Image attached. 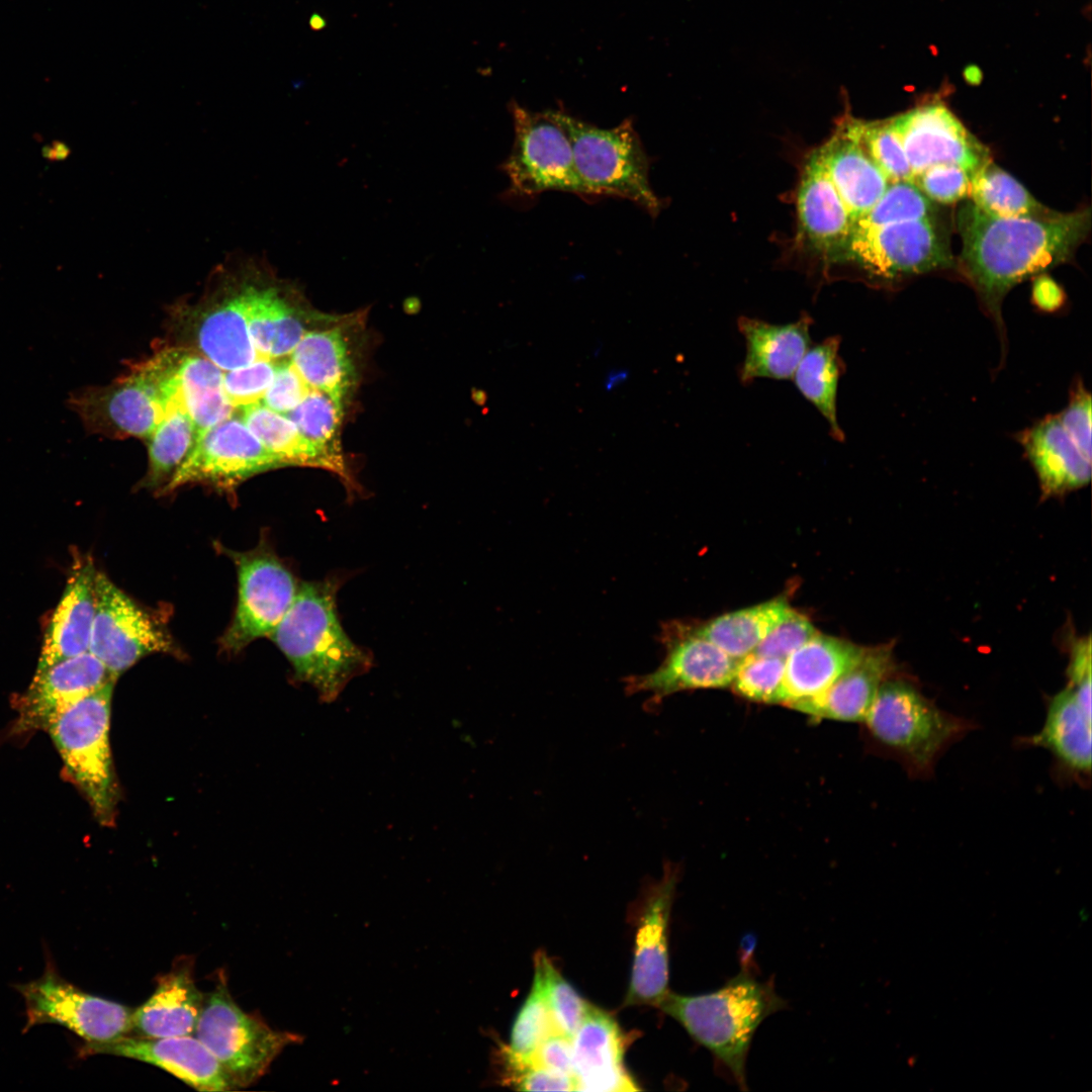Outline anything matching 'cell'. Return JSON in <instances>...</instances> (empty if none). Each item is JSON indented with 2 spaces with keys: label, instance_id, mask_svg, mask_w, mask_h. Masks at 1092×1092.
Returning <instances> with one entry per match:
<instances>
[{
  "label": "cell",
  "instance_id": "obj_16",
  "mask_svg": "<svg viewBox=\"0 0 1092 1092\" xmlns=\"http://www.w3.org/2000/svg\"><path fill=\"white\" fill-rule=\"evenodd\" d=\"M247 323L262 358L292 353L311 316L298 289L279 279L266 259L245 253Z\"/></svg>",
  "mask_w": 1092,
  "mask_h": 1092
},
{
  "label": "cell",
  "instance_id": "obj_55",
  "mask_svg": "<svg viewBox=\"0 0 1092 1092\" xmlns=\"http://www.w3.org/2000/svg\"><path fill=\"white\" fill-rule=\"evenodd\" d=\"M308 24L311 30L320 31L327 26V20L323 15L315 12L310 15Z\"/></svg>",
  "mask_w": 1092,
  "mask_h": 1092
},
{
  "label": "cell",
  "instance_id": "obj_1",
  "mask_svg": "<svg viewBox=\"0 0 1092 1092\" xmlns=\"http://www.w3.org/2000/svg\"><path fill=\"white\" fill-rule=\"evenodd\" d=\"M956 265L1003 333L1002 302L1016 284L1070 261L1090 232L1089 207L1045 216L999 217L972 201L958 213Z\"/></svg>",
  "mask_w": 1092,
  "mask_h": 1092
},
{
  "label": "cell",
  "instance_id": "obj_22",
  "mask_svg": "<svg viewBox=\"0 0 1092 1092\" xmlns=\"http://www.w3.org/2000/svg\"><path fill=\"white\" fill-rule=\"evenodd\" d=\"M571 1043L576 1091L639 1090L624 1064L626 1035L611 1014L589 1004Z\"/></svg>",
  "mask_w": 1092,
  "mask_h": 1092
},
{
  "label": "cell",
  "instance_id": "obj_11",
  "mask_svg": "<svg viewBox=\"0 0 1092 1092\" xmlns=\"http://www.w3.org/2000/svg\"><path fill=\"white\" fill-rule=\"evenodd\" d=\"M16 990L25 1002L23 1032L39 1024H57L90 1044L110 1042L131 1032L132 1008L84 992L65 980L51 960L40 978L17 985Z\"/></svg>",
  "mask_w": 1092,
  "mask_h": 1092
},
{
  "label": "cell",
  "instance_id": "obj_28",
  "mask_svg": "<svg viewBox=\"0 0 1092 1092\" xmlns=\"http://www.w3.org/2000/svg\"><path fill=\"white\" fill-rule=\"evenodd\" d=\"M193 961L178 960L157 980L152 996L132 1012L130 1033L142 1037L193 1035L204 995L195 985Z\"/></svg>",
  "mask_w": 1092,
  "mask_h": 1092
},
{
  "label": "cell",
  "instance_id": "obj_30",
  "mask_svg": "<svg viewBox=\"0 0 1092 1092\" xmlns=\"http://www.w3.org/2000/svg\"><path fill=\"white\" fill-rule=\"evenodd\" d=\"M292 364L311 389L345 406L356 384L348 336L341 325L306 332L291 353Z\"/></svg>",
  "mask_w": 1092,
  "mask_h": 1092
},
{
  "label": "cell",
  "instance_id": "obj_35",
  "mask_svg": "<svg viewBox=\"0 0 1092 1092\" xmlns=\"http://www.w3.org/2000/svg\"><path fill=\"white\" fill-rule=\"evenodd\" d=\"M790 609L785 598H775L720 615L704 624L692 626V629L731 657L740 660L754 651Z\"/></svg>",
  "mask_w": 1092,
  "mask_h": 1092
},
{
  "label": "cell",
  "instance_id": "obj_14",
  "mask_svg": "<svg viewBox=\"0 0 1092 1092\" xmlns=\"http://www.w3.org/2000/svg\"><path fill=\"white\" fill-rule=\"evenodd\" d=\"M228 553L237 566L239 596L234 619L220 644L234 653L256 639L270 637L291 606L299 583L266 547Z\"/></svg>",
  "mask_w": 1092,
  "mask_h": 1092
},
{
  "label": "cell",
  "instance_id": "obj_7",
  "mask_svg": "<svg viewBox=\"0 0 1092 1092\" xmlns=\"http://www.w3.org/2000/svg\"><path fill=\"white\" fill-rule=\"evenodd\" d=\"M194 1035L215 1057L235 1089L255 1083L286 1046L303 1039L245 1012L223 981L204 995Z\"/></svg>",
  "mask_w": 1092,
  "mask_h": 1092
},
{
  "label": "cell",
  "instance_id": "obj_19",
  "mask_svg": "<svg viewBox=\"0 0 1092 1092\" xmlns=\"http://www.w3.org/2000/svg\"><path fill=\"white\" fill-rule=\"evenodd\" d=\"M677 880V867L667 863L661 879L646 891L624 1006L657 1007L669 991L668 927Z\"/></svg>",
  "mask_w": 1092,
  "mask_h": 1092
},
{
  "label": "cell",
  "instance_id": "obj_40",
  "mask_svg": "<svg viewBox=\"0 0 1092 1092\" xmlns=\"http://www.w3.org/2000/svg\"><path fill=\"white\" fill-rule=\"evenodd\" d=\"M534 968L554 1028L572 1038L589 1004L561 976L544 951L535 953Z\"/></svg>",
  "mask_w": 1092,
  "mask_h": 1092
},
{
  "label": "cell",
  "instance_id": "obj_37",
  "mask_svg": "<svg viewBox=\"0 0 1092 1092\" xmlns=\"http://www.w3.org/2000/svg\"><path fill=\"white\" fill-rule=\"evenodd\" d=\"M197 438L189 415L179 404L171 405L150 436L149 470L143 485L161 490L191 453Z\"/></svg>",
  "mask_w": 1092,
  "mask_h": 1092
},
{
  "label": "cell",
  "instance_id": "obj_12",
  "mask_svg": "<svg viewBox=\"0 0 1092 1092\" xmlns=\"http://www.w3.org/2000/svg\"><path fill=\"white\" fill-rule=\"evenodd\" d=\"M844 255L870 277L886 282L956 266L937 218L853 231Z\"/></svg>",
  "mask_w": 1092,
  "mask_h": 1092
},
{
  "label": "cell",
  "instance_id": "obj_39",
  "mask_svg": "<svg viewBox=\"0 0 1092 1092\" xmlns=\"http://www.w3.org/2000/svg\"><path fill=\"white\" fill-rule=\"evenodd\" d=\"M840 124L879 166L890 183L912 181L904 149L888 119L864 121L846 116Z\"/></svg>",
  "mask_w": 1092,
  "mask_h": 1092
},
{
  "label": "cell",
  "instance_id": "obj_3",
  "mask_svg": "<svg viewBox=\"0 0 1092 1092\" xmlns=\"http://www.w3.org/2000/svg\"><path fill=\"white\" fill-rule=\"evenodd\" d=\"M785 1006L771 982L758 981L744 968L713 992L691 996L668 991L657 1007L707 1048L746 1089L745 1063L752 1037L767 1016Z\"/></svg>",
  "mask_w": 1092,
  "mask_h": 1092
},
{
  "label": "cell",
  "instance_id": "obj_48",
  "mask_svg": "<svg viewBox=\"0 0 1092 1092\" xmlns=\"http://www.w3.org/2000/svg\"><path fill=\"white\" fill-rule=\"evenodd\" d=\"M912 182L931 201L951 203L970 194V176L953 164H936L916 175Z\"/></svg>",
  "mask_w": 1092,
  "mask_h": 1092
},
{
  "label": "cell",
  "instance_id": "obj_25",
  "mask_svg": "<svg viewBox=\"0 0 1092 1092\" xmlns=\"http://www.w3.org/2000/svg\"><path fill=\"white\" fill-rule=\"evenodd\" d=\"M797 211L801 234L812 247L827 255L844 254L854 222L828 175L819 149L804 167Z\"/></svg>",
  "mask_w": 1092,
  "mask_h": 1092
},
{
  "label": "cell",
  "instance_id": "obj_36",
  "mask_svg": "<svg viewBox=\"0 0 1092 1092\" xmlns=\"http://www.w3.org/2000/svg\"><path fill=\"white\" fill-rule=\"evenodd\" d=\"M840 342V337L831 336L809 348L793 375L798 390L824 417L832 438L839 442L844 439L836 410L838 381L843 371Z\"/></svg>",
  "mask_w": 1092,
  "mask_h": 1092
},
{
  "label": "cell",
  "instance_id": "obj_41",
  "mask_svg": "<svg viewBox=\"0 0 1092 1092\" xmlns=\"http://www.w3.org/2000/svg\"><path fill=\"white\" fill-rule=\"evenodd\" d=\"M931 218H936L931 200L912 181H897L889 183L876 204L854 222L853 231Z\"/></svg>",
  "mask_w": 1092,
  "mask_h": 1092
},
{
  "label": "cell",
  "instance_id": "obj_45",
  "mask_svg": "<svg viewBox=\"0 0 1092 1092\" xmlns=\"http://www.w3.org/2000/svg\"><path fill=\"white\" fill-rule=\"evenodd\" d=\"M500 1066L504 1083L521 1091H573L572 1077L547 1070L532 1058L525 1059L512 1054L507 1045H500Z\"/></svg>",
  "mask_w": 1092,
  "mask_h": 1092
},
{
  "label": "cell",
  "instance_id": "obj_51",
  "mask_svg": "<svg viewBox=\"0 0 1092 1092\" xmlns=\"http://www.w3.org/2000/svg\"><path fill=\"white\" fill-rule=\"evenodd\" d=\"M532 1059L547 1070L572 1077L571 1038L555 1028L542 1039Z\"/></svg>",
  "mask_w": 1092,
  "mask_h": 1092
},
{
  "label": "cell",
  "instance_id": "obj_47",
  "mask_svg": "<svg viewBox=\"0 0 1092 1092\" xmlns=\"http://www.w3.org/2000/svg\"><path fill=\"white\" fill-rule=\"evenodd\" d=\"M817 632V629L807 616L791 608L785 618L768 632L753 652L787 659Z\"/></svg>",
  "mask_w": 1092,
  "mask_h": 1092
},
{
  "label": "cell",
  "instance_id": "obj_24",
  "mask_svg": "<svg viewBox=\"0 0 1092 1092\" xmlns=\"http://www.w3.org/2000/svg\"><path fill=\"white\" fill-rule=\"evenodd\" d=\"M96 573L90 557L76 559L46 630L35 671L89 651L95 612Z\"/></svg>",
  "mask_w": 1092,
  "mask_h": 1092
},
{
  "label": "cell",
  "instance_id": "obj_17",
  "mask_svg": "<svg viewBox=\"0 0 1092 1092\" xmlns=\"http://www.w3.org/2000/svg\"><path fill=\"white\" fill-rule=\"evenodd\" d=\"M65 403L88 434L111 439L150 438L168 410L158 389L136 369L108 385L73 390Z\"/></svg>",
  "mask_w": 1092,
  "mask_h": 1092
},
{
  "label": "cell",
  "instance_id": "obj_33",
  "mask_svg": "<svg viewBox=\"0 0 1092 1092\" xmlns=\"http://www.w3.org/2000/svg\"><path fill=\"white\" fill-rule=\"evenodd\" d=\"M242 413V420L248 429L284 466L327 469L338 474L348 484L349 489L355 487L343 456L331 454L315 446L300 434L286 416L260 402L243 406Z\"/></svg>",
  "mask_w": 1092,
  "mask_h": 1092
},
{
  "label": "cell",
  "instance_id": "obj_9",
  "mask_svg": "<svg viewBox=\"0 0 1092 1092\" xmlns=\"http://www.w3.org/2000/svg\"><path fill=\"white\" fill-rule=\"evenodd\" d=\"M188 308L197 348L221 370L245 367L262 358L248 330L245 253L236 252L219 263L204 295Z\"/></svg>",
  "mask_w": 1092,
  "mask_h": 1092
},
{
  "label": "cell",
  "instance_id": "obj_2",
  "mask_svg": "<svg viewBox=\"0 0 1092 1092\" xmlns=\"http://www.w3.org/2000/svg\"><path fill=\"white\" fill-rule=\"evenodd\" d=\"M339 587L335 577L299 583L269 637L289 660L297 680L310 685L325 703L335 701L351 679L372 666L371 654L350 639L339 620Z\"/></svg>",
  "mask_w": 1092,
  "mask_h": 1092
},
{
  "label": "cell",
  "instance_id": "obj_10",
  "mask_svg": "<svg viewBox=\"0 0 1092 1092\" xmlns=\"http://www.w3.org/2000/svg\"><path fill=\"white\" fill-rule=\"evenodd\" d=\"M89 651L116 677L147 655H181L163 620L99 571Z\"/></svg>",
  "mask_w": 1092,
  "mask_h": 1092
},
{
  "label": "cell",
  "instance_id": "obj_13",
  "mask_svg": "<svg viewBox=\"0 0 1092 1092\" xmlns=\"http://www.w3.org/2000/svg\"><path fill=\"white\" fill-rule=\"evenodd\" d=\"M660 640L665 656L659 666L645 674L624 678L628 695L647 694V710H654L675 693L730 687L738 659L725 653L692 626L680 622L662 626Z\"/></svg>",
  "mask_w": 1092,
  "mask_h": 1092
},
{
  "label": "cell",
  "instance_id": "obj_29",
  "mask_svg": "<svg viewBox=\"0 0 1092 1092\" xmlns=\"http://www.w3.org/2000/svg\"><path fill=\"white\" fill-rule=\"evenodd\" d=\"M1019 442L1044 495L1062 494L1090 481L1091 460L1080 452L1057 415L1023 431Z\"/></svg>",
  "mask_w": 1092,
  "mask_h": 1092
},
{
  "label": "cell",
  "instance_id": "obj_49",
  "mask_svg": "<svg viewBox=\"0 0 1092 1092\" xmlns=\"http://www.w3.org/2000/svg\"><path fill=\"white\" fill-rule=\"evenodd\" d=\"M310 389L292 362L283 360L277 364L273 381L262 401L268 408L286 416L301 402Z\"/></svg>",
  "mask_w": 1092,
  "mask_h": 1092
},
{
  "label": "cell",
  "instance_id": "obj_26",
  "mask_svg": "<svg viewBox=\"0 0 1092 1092\" xmlns=\"http://www.w3.org/2000/svg\"><path fill=\"white\" fill-rule=\"evenodd\" d=\"M893 647H866L860 659L825 692L792 709L815 719L862 722L881 686L893 674Z\"/></svg>",
  "mask_w": 1092,
  "mask_h": 1092
},
{
  "label": "cell",
  "instance_id": "obj_43",
  "mask_svg": "<svg viewBox=\"0 0 1092 1092\" xmlns=\"http://www.w3.org/2000/svg\"><path fill=\"white\" fill-rule=\"evenodd\" d=\"M786 659L751 652L738 662L730 687L748 701L784 704Z\"/></svg>",
  "mask_w": 1092,
  "mask_h": 1092
},
{
  "label": "cell",
  "instance_id": "obj_5",
  "mask_svg": "<svg viewBox=\"0 0 1092 1092\" xmlns=\"http://www.w3.org/2000/svg\"><path fill=\"white\" fill-rule=\"evenodd\" d=\"M114 681L70 706L47 728L67 775L102 825L113 823L117 785L109 744Z\"/></svg>",
  "mask_w": 1092,
  "mask_h": 1092
},
{
  "label": "cell",
  "instance_id": "obj_52",
  "mask_svg": "<svg viewBox=\"0 0 1092 1092\" xmlns=\"http://www.w3.org/2000/svg\"><path fill=\"white\" fill-rule=\"evenodd\" d=\"M1068 686L1073 689L1080 704L1091 712V639L1078 640L1073 648L1068 666Z\"/></svg>",
  "mask_w": 1092,
  "mask_h": 1092
},
{
  "label": "cell",
  "instance_id": "obj_53",
  "mask_svg": "<svg viewBox=\"0 0 1092 1092\" xmlns=\"http://www.w3.org/2000/svg\"><path fill=\"white\" fill-rule=\"evenodd\" d=\"M1032 291L1036 305L1042 309L1054 310L1062 304L1063 292L1060 286L1046 276L1036 279Z\"/></svg>",
  "mask_w": 1092,
  "mask_h": 1092
},
{
  "label": "cell",
  "instance_id": "obj_34",
  "mask_svg": "<svg viewBox=\"0 0 1092 1092\" xmlns=\"http://www.w3.org/2000/svg\"><path fill=\"white\" fill-rule=\"evenodd\" d=\"M222 381L221 369L206 357L181 351L175 371L176 402L189 415L198 435L233 416L235 407Z\"/></svg>",
  "mask_w": 1092,
  "mask_h": 1092
},
{
  "label": "cell",
  "instance_id": "obj_20",
  "mask_svg": "<svg viewBox=\"0 0 1092 1092\" xmlns=\"http://www.w3.org/2000/svg\"><path fill=\"white\" fill-rule=\"evenodd\" d=\"M116 678L90 651L35 671L18 701L14 731L47 730L70 706Z\"/></svg>",
  "mask_w": 1092,
  "mask_h": 1092
},
{
  "label": "cell",
  "instance_id": "obj_42",
  "mask_svg": "<svg viewBox=\"0 0 1092 1092\" xmlns=\"http://www.w3.org/2000/svg\"><path fill=\"white\" fill-rule=\"evenodd\" d=\"M343 415L344 407L330 395L310 389L286 417L294 423L300 434L315 446L342 456L339 431Z\"/></svg>",
  "mask_w": 1092,
  "mask_h": 1092
},
{
  "label": "cell",
  "instance_id": "obj_21",
  "mask_svg": "<svg viewBox=\"0 0 1092 1092\" xmlns=\"http://www.w3.org/2000/svg\"><path fill=\"white\" fill-rule=\"evenodd\" d=\"M78 1055L80 1058L111 1055L142 1061L166 1070L200 1091L235 1089L215 1057L192 1034L166 1037L128 1034L106 1043H84Z\"/></svg>",
  "mask_w": 1092,
  "mask_h": 1092
},
{
  "label": "cell",
  "instance_id": "obj_23",
  "mask_svg": "<svg viewBox=\"0 0 1092 1092\" xmlns=\"http://www.w3.org/2000/svg\"><path fill=\"white\" fill-rule=\"evenodd\" d=\"M1019 746L1042 747L1052 754L1053 772L1060 781L1086 787L1091 779V712L1067 686L1051 697L1041 729L1017 738Z\"/></svg>",
  "mask_w": 1092,
  "mask_h": 1092
},
{
  "label": "cell",
  "instance_id": "obj_31",
  "mask_svg": "<svg viewBox=\"0 0 1092 1092\" xmlns=\"http://www.w3.org/2000/svg\"><path fill=\"white\" fill-rule=\"evenodd\" d=\"M866 647L817 632L786 659L785 705H795L825 692L862 656Z\"/></svg>",
  "mask_w": 1092,
  "mask_h": 1092
},
{
  "label": "cell",
  "instance_id": "obj_27",
  "mask_svg": "<svg viewBox=\"0 0 1092 1092\" xmlns=\"http://www.w3.org/2000/svg\"><path fill=\"white\" fill-rule=\"evenodd\" d=\"M812 324L808 314H802L796 322L785 325L739 317L737 327L746 347L739 369L740 381L748 384L757 378L792 379L810 348Z\"/></svg>",
  "mask_w": 1092,
  "mask_h": 1092
},
{
  "label": "cell",
  "instance_id": "obj_32",
  "mask_svg": "<svg viewBox=\"0 0 1092 1092\" xmlns=\"http://www.w3.org/2000/svg\"><path fill=\"white\" fill-rule=\"evenodd\" d=\"M819 151L834 187L855 222L884 194L890 183L887 176L840 123Z\"/></svg>",
  "mask_w": 1092,
  "mask_h": 1092
},
{
  "label": "cell",
  "instance_id": "obj_50",
  "mask_svg": "<svg viewBox=\"0 0 1092 1092\" xmlns=\"http://www.w3.org/2000/svg\"><path fill=\"white\" fill-rule=\"evenodd\" d=\"M1080 452L1091 460V395L1079 382L1068 405L1057 415Z\"/></svg>",
  "mask_w": 1092,
  "mask_h": 1092
},
{
  "label": "cell",
  "instance_id": "obj_46",
  "mask_svg": "<svg viewBox=\"0 0 1092 1092\" xmlns=\"http://www.w3.org/2000/svg\"><path fill=\"white\" fill-rule=\"evenodd\" d=\"M276 366L271 359L261 358L223 373V391L231 404L243 407L262 400L273 381Z\"/></svg>",
  "mask_w": 1092,
  "mask_h": 1092
},
{
  "label": "cell",
  "instance_id": "obj_18",
  "mask_svg": "<svg viewBox=\"0 0 1092 1092\" xmlns=\"http://www.w3.org/2000/svg\"><path fill=\"white\" fill-rule=\"evenodd\" d=\"M904 149L913 178L936 164H953L970 178L991 161L988 148L940 101L888 118Z\"/></svg>",
  "mask_w": 1092,
  "mask_h": 1092
},
{
  "label": "cell",
  "instance_id": "obj_44",
  "mask_svg": "<svg viewBox=\"0 0 1092 1092\" xmlns=\"http://www.w3.org/2000/svg\"><path fill=\"white\" fill-rule=\"evenodd\" d=\"M554 1025L545 1001L540 981L534 975L532 989L514 1020L508 1050L521 1058L531 1059L542 1039Z\"/></svg>",
  "mask_w": 1092,
  "mask_h": 1092
},
{
  "label": "cell",
  "instance_id": "obj_38",
  "mask_svg": "<svg viewBox=\"0 0 1092 1092\" xmlns=\"http://www.w3.org/2000/svg\"><path fill=\"white\" fill-rule=\"evenodd\" d=\"M970 195L977 207L999 217L1045 216L1055 211L992 161L970 178Z\"/></svg>",
  "mask_w": 1092,
  "mask_h": 1092
},
{
  "label": "cell",
  "instance_id": "obj_4",
  "mask_svg": "<svg viewBox=\"0 0 1092 1092\" xmlns=\"http://www.w3.org/2000/svg\"><path fill=\"white\" fill-rule=\"evenodd\" d=\"M862 723L872 740L913 779H927L946 749L975 724L941 710L908 681L887 679Z\"/></svg>",
  "mask_w": 1092,
  "mask_h": 1092
},
{
  "label": "cell",
  "instance_id": "obj_54",
  "mask_svg": "<svg viewBox=\"0 0 1092 1092\" xmlns=\"http://www.w3.org/2000/svg\"><path fill=\"white\" fill-rule=\"evenodd\" d=\"M629 377V369L624 367H613L607 371L603 380V387L605 391L611 392L623 385Z\"/></svg>",
  "mask_w": 1092,
  "mask_h": 1092
},
{
  "label": "cell",
  "instance_id": "obj_8",
  "mask_svg": "<svg viewBox=\"0 0 1092 1092\" xmlns=\"http://www.w3.org/2000/svg\"><path fill=\"white\" fill-rule=\"evenodd\" d=\"M509 107L515 139L502 169L510 180V192L533 197L547 190H559L589 196L576 170L571 145L557 110L534 112L515 101Z\"/></svg>",
  "mask_w": 1092,
  "mask_h": 1092
},
{
  "label": "cell",
  "instance_id": "obj_15",
  "mask_svg": "<svg viewBox=\"0 0 1092 1092\" xmlns=\"http://www.w3.org/2000/svg\"><path fill=\"white\" fill-rule=\"evenodd\" d=\"M282 466L244 421L232 416L198 435L191 453L160 492L189 483L234 490L249 477Z\"/></svg>",
  "mask_w": 1092,
  "mask_h": 1092
},
{
  "label": "cell",
  "instance_id": "obj_6",
  "mask_svg": "<svg viewBox=\"0 0 1092 1092\" xmlns=\"http://www.w3.org/2000/svg\"><path fill=\"white\" fill-rule=\"evenodd\" d=\"M559 120L569 139L576 170L590 195L631 200L656 216L662 207L649 183V159L631 118L601 128L563 111Z\"/></svg>",
  "mask_w": 1092,
  "mask_h": 1092
}]
</instances>
